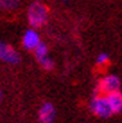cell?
Instances as JSON below:
<instances>
[{"mask_svg":"<svg viewBox=\"0 0 122 123\" xmlns=\"http://www.w3.org/2000/svg\"><path fill=\"white\" fill-rule=\"evenodd\" d=\"M21 0H0V11H13L18 8Z\"/></svg>","mask_w":122,"mask_h":123,"instance_id":"cell-8","label":"cell"},{"mask_svg":"<svg viewBox=\"0 0 122 123\" xmlns=\"http://www.w3.org/2000/svg\"><path fill=\"white\" fill-rule=\"evenodd\" d=\"M84 123H85V122H84Z\"/></svg>","mask_w":122,"mask_h":123,"instance_id":"cell-13","label":"cell"},{"mask_svg":"<svg viewBox=\"0 0 122 123\" xmlns=\"http://www.w3.org/2000/svg\"><path fill=\"white\" fill-rule=\"evenodd\" d=\"M0 98H1V92H0Z\"/></svg>","mask_w":122,"mask_h":123,"instance_id":"cell-12","label":"cell"},{"mask_svg":"<svg viewBox=\"0 0 122 123\" xmlns=\"http://www.w3.org/2000/svg\"><path fill=\"white\" fill-rule=\"evenodd\" d=\"M108 60H110L108 55L104 53V52L99 53V55L96 56V63H97V66H106V64L108 63Z\"/></svg>","mask_w":122,"mask_h":123,"instance_id":"cell-11","label":"cell"},{"mask_svg":"<svg viewBox=\"0 0 122 123\" xmlns=\"http://www.w3.org/2000/svg\"><path fill=\"white\" fill-rule=\"evenodd\" d=\"M40 43H41V37H40L39 31L33 27L27 29L22 36V47L26 51H33Z\"/></svg>","mask_w":122,"mask_h":123,"instance_id":"cell-5","label":"cell"},{"mask_svg":"<svg viewBox=\"0 0 122 123\" xmlns=\"http://www.w3.org/2000/svg\"><path fill=\"white\" fill-rule=\"evenodd\" d=\"M0 60L6 62L8 64H18L21 62V56L17 52V49H14L8 44L0 41Z\"/></svg>","mask_w":122,"mask_h":123,"instance_id":"cell-4","label":"cell"},{"mask_svg":"<svg viewBox=\"0 0 122 123\" xmlns=\"http://www.w3.org/2000/svg\"><path fill=\"white\" fill-rule=\"evenodd\" d=\"M48 17H49L48 7L41 1L32 3L27 8V21L33 29H39V27L44 26L48 21Z\"/></svg>","mask_w":122,"mask_h":123,"instance_id":"cell-1","label":"cell"},{"mask_svg":"<svg viewBox=\"0 0 122 123\" xmlns=\"http://www.w3.org/2000/svg\"><path fill=\"white\" fill-rule=\"evenodd\" d=\"M55 107L51 103H44L39 110V122L40 123H54L55 120Z\"/></svg>","mask_w":122,"mask_h":123,"instance_id":"cell-6","label":"cell"},{"mask_svg":"<svg viewBox=\"0 0 122 123\" xmlns=\"http://www.w3.org/2000/svg\"><path fill=\"white\" fill-rule=\"evenodd\" d=\"M106 98L108 101V105L113 111V114H118L122 111V93L121 90L111 92L106 94Z\"/></svg>","mask_w":122,"mask_h":123,"instance_id":"cell-7","label":"cell"},{"mask_svg":"<svg viewBox=\"0 0 122 123\" xmlns=\"http://www.w3.org/2000/svg\"><path fill=\"white\" fill-rule=\"evenodd\" d=\"M89 110L95 116L102 119H107L113 115V111L108 105V101L106 98V96H100V94H96L89 103Z\"/></svg>","mask_w":122,"mask_h":123,"instance_id":"cell-2","label":"cell"},{"mask_svg":"<svg viewBox=\"0 0 122 123\" xmlns=\"http://www.w3.org/2000/svg\"><path fill=\"white\" fill-rule=\"evenodd\" d=\"M119 89H121V79L118 78L117 75L110 74V75H106L99 82L97 92L107 94V93H111V92H117Z\"/></svg>","mask_w":122,"mask_h":123,"instance_id":"cell-3","label":"cell"},{"mask_svg":"<svg viewBox=\"0 0 122 123\" xmlns=\"http://www.w3.org/2000/svg\"><path fill=\"white\" fill-rule=\"evenodd\" d=\"M33 52H34L36 59H37V60H41L43 57L48 56V47H47V44L41 41V43H40V44L33 49Z\"/></svg>","mask_w":122,"mask_h":123,"instance_id":"cell-9","label":"cell"},{"mask_svg":"<svg viewBox=\"0 0 122 123\" xmlns=\"http://www.w3.org/2000/svg\"><path fill=\"white\" fill-rule=\"evenodd\" d=\"M39 63L41 64V67H43L44 70H47V71H51L54 67H55V62H54L49 56L43 57L41 60H39Z\"/></svg>","mask_w":122,"mask_h":123,"instance_id":"cell-10","label":"cell"}]
</instances>
